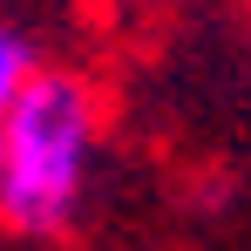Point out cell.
<instances>
[{
    "instance_id": "cell-2",
    "label": "cell",
    "mask_w": 251,
    "mask_h": 251,
    "mask_svg": "<svg viewBox=\"0 0 251 251\" xmlns=\"http://www.w3.org/2000/svg\"><path fill=\"white\" fill-rule=\"evenodd\" d=\"M27 68H34V41H27V34H14V27H0V109H7V95L21 88Z\"/></svg>"
},
{
    "instance_id": "cell-1",
    "label": "cell",
    "mask_w": 251,
    "mask_h": 251,
    "mask_svg": "<svg viewBox=\"0 0 251 251\" xmlns=\"http://www.w3.org/2000/svg\"><path fill=\"white\" fill-rule=\"evenodd\" d=\"M95 88L68 68H27L0 109V224L14 238H61L95 176Z\"/></svg>"
}]
</instances>
